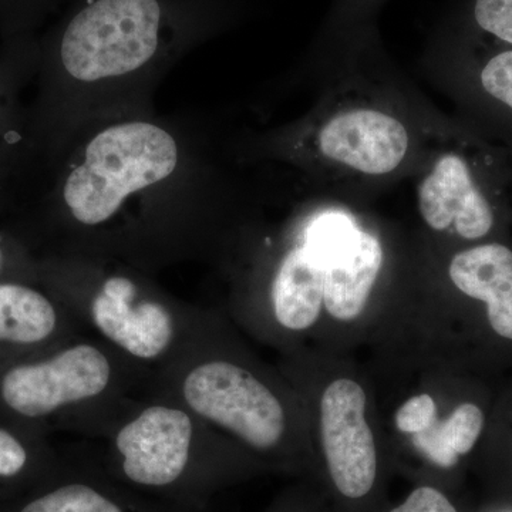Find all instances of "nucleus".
Instances as JSON below:
<instances>
[{"label": "nucleus", "mask_w": 512, "mask_h": 512, "mask_svg": "<svg viewBox=\"0 0 512 512\" xmlns=\"http://www.w3.org/2000/svg\"><path fill=\"white\" fill-rule=\"evenodd\" d=\"M235 194L210 121L151 111L76 134L9 229L42 255L116 259L157 275L217 255Z\"/></svg>", "instance_id": "obj_1"}, {"label": "nucleus", "mask_w": 512, "mask_h": 512, "mask_svg": "<svg viewBox=\"0 0 512 512\" xmlns=\"http://www.w3.org/2000/svg\"><path fill=\"white\" fill-rule=\"evenodd\" d=\"M39 36L29 133L37 181L80 131L151 113L191 50L237 22L242 0H72Z\"/></svg>", "instance_id": "obj_2"}, {"label": "nucleus", "mask_w": 512, "mask_h": 512, "mask_svg": "<svg viewBox=\"0 0 512 512\" xmlns=\"http://www.w3.org/2000/svg\"><path fill=\"white\" fill-rule=\"evenodd\" d=\"M37 279L84 332L153 375L183 353L212 319L165 291L156 275L116 259L42 255Z\"/></svg>", "instance_id": "obj_3"}, {"label": "nucleus", "mask_w": 512, "mask_h": 512, "mask_svg": "<svg viewBox=\"0 0 512 512\" xmlns=\"http://www.w3.org/2000/svg\"><path fill=\"white\" fill-rule=\"evenodd\" d=\"M153 376L82 333L6 366L0 373V404L19 420L100 440L150 389Z\"/></svg>", "instance_id": "obj_4"}, {"label": "nucleus", "mask_w": 512, "mask_h": 512, "mask_svg": "<svg viewBox=\"0 0 512 512\" xmlns=\"http://www.w3.org/2000/svg\"><path fill=\"white\" fill-rule=\"evenodd\" d=\"M221 436L183 403L150 386L97 440L103 447L90 458L137 493L200 512L220 473Z\"/></svg>", "instance_id": "obj_5"}, {"label": "nucleus", "mask_w": 512, "mask_h": 512, "mask_svg": "<svg viewBox=\"0 0 512 512\" xmlns=\"http://www.w3.org/2000/svg\"><path fill=\"white\" fill-rule=\"evenodd\" d=\"M151 387L256 453H274L284 443L285 403L262 375L222 348L214 319L153 376Z\"/></svg>", "instance_id": "obj_6"}, {"label": "nucleus", "mask_w": 512, "mask_h": 512, "mask_svg": "<svg viewBox=\"0 0 512 512\" xmlns=\"http://www.w3.org/2000/svg\"><path fill=\"white\" fill-rule=\"evenodd\" d=\"M39 60V36L0 40V217L15 218L37 183L26 92Z\"/></svg>", "instance_id": "obj_7"}, {"label": "nucleus", "mask_w": 512, "mask_h": 512, "mask_svg": "<svg viewBox=\"0 0 512 512\" xmlns=\"http://www.w3.org/2000/svg\"><path fill=\"white\" fill-rule=\"evenodd\" d=\"M312 147L329 163L367 177H384L402 167L412 150V133L402 119L377 107L340 110L313 131Z\"/></svg>", "instance_id": "obj_8"}, {"label": "nucleus", "mask_w": 512, "mask_h": 512, "mask_svg": "<svg viewBox=\"0 0 512 512\" xmlns=\"http://www.w3.org/2000/svg\"><path fill=\"white\" fill-rule=\"evenodd\" d=\"M366 394L349 379L329 384L320 402V429L329 473L349 498L365 497L375 484V437L365 417Z\"/></svg>", "instance_id": "obj_9"}, {"label": "nucleus", "mask_w": 512, "mask_h": 512, "mask_svg": "<svg viewBox=\"0 0 512 512\" xmlns=\"http://www.w3.org/2000/svg\"><path fill=\"white\" fill-rule=\"evenodd\" d=\"M490 194L470 160L456 151H447L421 178L417 205L421 218L434 231H453L467 241H477L494 228Z\"/></svg>", "instance_id": "obj_10"}, {"label": "nucleus", "mask_w": 512, "mask_h": 512, "mask_svg": "<svg viewBox=\"0 0 512 512\" xmlns=\"http://www.w3.org/2000/svg\"><path fill=\"white\" fill-rule=\"evenodd\" d=\"M18 512H194L137 493L107 476L92 458H76Z\"/></svg>", "instance_id": "obj_11"}, {"label": "nucleus", "mask_w": 512, "mask_h": 512, "mask_svg": "<svg viewBox=\"0 0 512 512\" xmlns=\"http://www.w3.org/2000/svg\"><path fill=\"white\" fill-rule=\"evenodd\" d=\"M84 329L39 279L0 281V346L19 350L55 348Z\"/></svg>", "instance_id": "obj_12"}, {"label": "nucleus", "mask_w": 512, "mask_h": 512, "mask_svg": "<svg viewBox=\"0 0 512 512\" xmlns=\"http://www.w3.org/2000/svg\"><path fill=\"white\" fill-rule=\"evenodd\" d=\"M266 286L276 325L291 332L309 329L323 302L325 261L301 239L274 259Z\"/></svg>", "instance_id": "obj_13"}, {"label": "nucleus", "mask_w": 512, "mask_h": 512, "mask_svg": "<svg viewBox=\"0 0 512 512\" xmlns=\"http://www.w3.org/2000/svg\"><path fill=\"white\" fill-rule=\"evenodd\" d=\"M448 275L458 291L487 303L491 328L512 340V249L490 242L458 252Z\"/></svg>", "instance_id": "obj_14"}, {"label": "nucleus", "mask_w": 512, "mask_h": 512, "mask_svg": "<svg viewBox=\"0 0 512 512\" xmlns=\"http://www.w3.org/2000/svg\"><path fill=\"white\" fill-rule=\"evenodd\" d=\"M383 265L379 239L356 229L326 258L323 303L335 319L353 320L365 309Z\"/></svg>", "instance_id": "obj_15"}, {"label": "nucleus", "mask_w": 512, "mask_h": 512, "mask_svg": "<svg viewBox=\"0 0 512 512\" xmlns=\"http://www.w3.org/2000/svg\"><path fill=\"white\" fill-rule=\"evenodd\" d=\"M484 427V414L476 404L458 406L446 421L413 434L414 446L437 466H456L458 457L470 453Z\"/></svg>", "instance_id": "obj_16"}, {"label": "nucleus", "mask_w": 512, "mask_h": 512, "mask_svg": "<svg viewBox=\"0 0 512 512\" xmlns=\"http://www.w3.org/2000/svg\"><path fill=\"white\" fill-rule=\"evenodd\" d=\"M460 42L473 56L481 96L512 120V47L495 45L464 33Z\"/></svg>", "instance_id": "obj_17"}, {"label": "nucleus", "mask_w": 512, "mask_h": 512, "mask_svg": "<svg viewBox=\"0 0 512 512\" xmlns=\"http://www.w3.org/2000/svg\"><path fill=\"white\" fill-rule=\"evenodd\" d=\"M461 33L512 47V0H466Z\"/></svg>", "instance_id": "obj_18"}, {"label": "nucleus", "mask_w": 512, "mask_h": 512, "mask_svg": "<svg viewBox=\"0 0 512 512\" xmlns=\"http://www.w3.org/2000/svg\"><path fill=\"white\" fill-rule=\"evenodd\" d=\"M67 0H0V40L37 37Z\"/></svg>", "instance_id": "obj_19"}, {"label": "nucleus", "mask_w": 512, "mask_h": 512, "mask_svg": "<svg viewBox=\"0 0 512 512\" xmlns=\"http://www.w3.org/2000/svg\"><path fill=\"white\" fill-rule=\"evenodd\" d=\"M5 279H37V258L9 228L0 229V281Z\"/></svg>", "instance_id": "obj_20"}, {"label": "nucleus", "mask_w": 512, "mask_h": 512, "mask_svg": "<svg viewBox=\"0 0 512 512\" xmlns=\"http://www.w3.org/2000/svg\"><path fill=\"white\" fill-rule=\"evenodd\" d=\"M36 454L15 431L0 426V480H18L32 470Z\"/></svg>", "instance_id": "obj_21"}, {"label": "nucleus", "mask_w": 512, "mask_h": 512, "mask_svg": "<svg viewBox=\"0 0 512 512\" xmlns=\"http://www.w3.org/2000/svg\"><path fill=\"white\" fill-rule=\"evenodd\" d=\"M437 421V407L433 397L420 394L407 400L396 414L397 429L406 434L421 433Z\"/></svg>", "instance_id": "obj_22"}, {"label": "nucleus", "mask_w": 512, "mask_h": 512, "mask_svg": "<svg viewBox=\"0 0 512 512\" xmlns=\"http://www.w3.org/2000/svg\"><path fill=\"white\" fill-rule=\"evenodd\" d=\"M392 512H457L440 491L430 487L414 490L400 507Z\"/></svg>", "instance_id": "obj_23"}, {"label": "nucleus", "mask_w": 512, "mask_h": 512, "mask_svg": "<svg viewBox=\"0 0 512 512\" xmlns=\"http://www.w3.org/2000/svg\"><path fill=\"white\" fill-rule=\"evenodd\" d=\"M380 2L382 0H338L336 22L340 26H353L357 22H363Z\"/></svg>", "instance_id": "obj_24"}]
</instances>
